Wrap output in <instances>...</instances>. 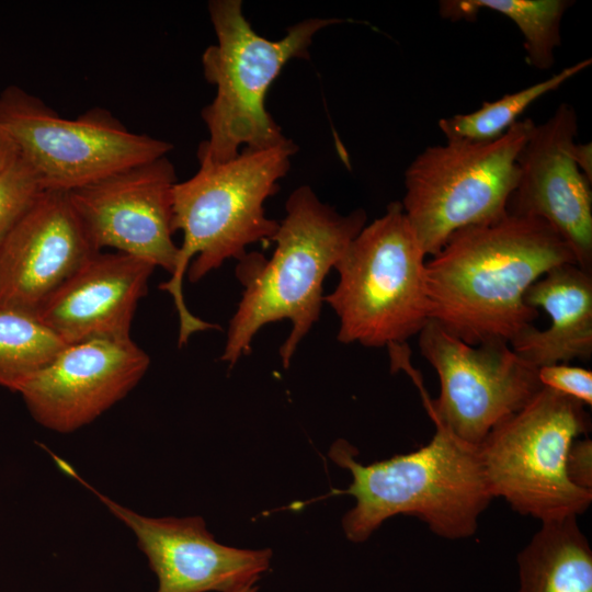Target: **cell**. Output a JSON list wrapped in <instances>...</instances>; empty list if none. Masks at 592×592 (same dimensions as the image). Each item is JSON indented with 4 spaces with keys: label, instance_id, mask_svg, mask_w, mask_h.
<instances>
[{
    "label": "cell",
    "instance_id": "7c38bea8",
    "mask_svg": "<svg viewBox=\"0 0 592 592\" xmlns=\"http://www.w3.org/2000/svg\"><path fill=\"white\" fill-rule=\"evenodd\" d=\"M62 470L90 489L136 537L158 578L157 592H238L255 585L271 565L272 551L223 545L201 516L141 515L95 490L57 458Z\"/></svg>",
    "mask_w": 592,
    "mask_h": 592
},
{
    "label": "cell",
    "instance_id": "ac0fdd59",
    "mask_svg": "<svg viewBox=\"0 0 592 592\" xmlns=\"http://www.w3.org/2000/svg\"><path fill=\"white\" fill-rule=\"evenodd\" d=\"M516 561L519 592H592V549L578 516L542 522Z\"/></svg>",
    "mask_w": 592,
    "mask_h": 592
},
{
    "label": "cell",
    "instance_id": "ffe728a7",
    "mask_svg": "<svg viewBox=\"0 0 592 592\" xmlns=\"http://www.w3.org/2000/svg\"><path fill=\"white\" fill-rule=\"evenodd\" d=\"M591 62V58L583 59L527 88L508 93L496 101H486L471 113L442 118L439 121V127L447 141L496 140L520 121V116L532 103L558 89L588 68Z\"/></svg>",
    "mask_w": 592,
    "mask_h": 592
},
{
    "label": "cell",
    "instance_id": "d4e9b609",
    "mask_svg": "<svg viewBox=\"0 0 592 592\" xmlns=\"http://www.w3.org/2000/svg\"><path fill=\"white\" fill-rule=\"evenodd\" d=\"M573 158L579 170L592 183V146L591 143H576L573 147Z\"/></svg>",
    "mask_w": 592,
    "mask_h": 592
},
{
    "label": "cell",
    "instance_id": "4316f807",
    "mask_svg": "<svg viewBox=\"0 0 592 592\" xmlns=\"http://www.w3.org/2000/svg\"><path fill=\"white\" fill-rule=\"evenodd\" d=\"M258 591V587L255 585H250V587H247L238 592H257Z\"/></svg>",
    "mask_w": 592,
    "mask_h": 592
},
{
    "label": "cell",
    "instance_id": "cb8c5ba5",
    "mask_svg": "<svg viewBox=\"0 0 592 592\" xmlns=\"http://www.w3.org/2000/svg\"><path fill=\"white\" fill-rule=\"evenodd\" d=\"M566 471L574 486L592 491V441L587 435L572 442L567 454Z\"/></svg>",
    "mask_w": 592,
    "mask_h": 592
},
{
    "label": "cell",
    "instance_id": "5b68a950",
    "mask_svg": "<svg viewBox=\"0 0 592 592\" xmlns=\"http://www.w3.org/2000/svg\"><path fill=\"white\" fill-rule=\"evenodd\" d=\"M208 12L217 43L202 56L206 80L216 87L213 101L202 110L208 138L197 150L198 162L219 163L244 148H266L286 139L265 107V96L283 67L308 58L314 36L339 23L337 19H307L277 41L259 35L242 11L240 0H213Z\"/></svg>",
    "mask_w": 592,
    "mask_h": 592
},
{
    "label": "cell",
    "instance_id": "5bb4252c",
    "mask_svg": "<svg viewBox=\"0 0 592 592\" xmlns=\"http://www.w3.org/2000/svg\"><path fill=\"white\" fill-rule=\"evenodd\" d=\"M577 134V114L568 103L535 125L517 157V182L506 210L546 221L570 248L577 265L592 273L591 182L573 158Z\"/></svg>",
    "mask_w": 592,
    "mask_h": 592
},
{
    "label": "cell",
    "instance_id": "8992f818",
    "mask_svg": "<svg viewBox=\"0 0 592 592\" xmlns=\"http://www.w3.org/2000/svg\"><path fill=\"white\" fill-rule=\"evenodd\" d=\"M425 253L400 202L365 225L334 269L323 297L339 319L337 339L366 348L402 344L430 320Z\"/></svg>",
    "mask_w": 592,
    "mask_h": 592
},
{
    "label": "cell",
    "instance_id": "7a4b0ae2",
    "mask_svg": "<svg viewBox=\"0 0 592 592\" xmlns=\"http://www.w3.org/2000/svg\"><path fill=\"white\" fill-rule=\"evenodd\" d=\"M285 212L272 239L276 247L271 259L253 252L239 261L237 275L244 291L220 356L230 367L251 352L262 327L284 319L292 330L280 356L283 366H289L300 341L319 320L326 276L367 220L362 208L339 214L308 185L292 192Z\"/></svg>",
    "mask_w": 592,
    "mask_h": 592
},
{
    "label": "cell",
    "instance_id": "9a60e30c",
    "mask_svg": "<svg viewBox=\"0 0 592 592\" xmlns=\"http://www.w3.org/2000/svg\"><path fill=\"white\" fill-rule=\"evenodd\" d=\"M95 252L67 192L43 190L0 243V307L35 315Z\"/></svg>",
    "mask_w": 592,
    "mask_h": 592
},
{
    "label": "cell",
    "instance_id": "603a6c76",
    "mask_svg": "<svg viewBox=\"0 0 592 592\" xmlns=\"http://www.w3.org/2000/svg\"><path fill=\"white\" fill-rule=\"evenodd\" d=\"M543 387L571 397L584 406L592 405V372L568 363L543 366L537 369Z\"/></svg>",
    "mask_w": 592,
    "mask_h": 592
},
{
    "label": "cell",
    "instance_id": "2e32d148",
    "mask_svg": "<svg viewBox=\"0 0 592 592\" xmlns=\"http://www.w3.org/2000/svg\"><path fill=\"white\" fill-rule=\"evenodd\" d=\"M155 265L122 252H95L38 308L37 319L66 345L130 338Z\"/></svg>",
    "mask_w": 592,
    "mask_h": 592
},
{
    "label": "cell",
    "instance_id": "d6986e66",
    "mask_svg": "<svg viewBox=\"0 0 592 592\" xmlns=\"http://www.w3.org/2000/svg\"><path fill=\"white\" fill-rule=\"evenodd\" d=\"M572 3L569 0H443L439 11L452 21H474L482 10L506 16L523 35L526 62L547 70L555 64V50L561 44V20Z\"/></svg>",
    "mask_w": 592,
    "mask_h": 592
},
{
    "label": "cell",
    "instance_id": "277c9868",
    "mask_svg": "<svg viewBox=\"0 0 592 592\" xmlns=\"http://www.w3.org/2000/svg\"><path fill=\"white\" fill-rule=\"evenodd\" d=\"M434 425L426 445L367 465L355 459L357 451L348 441L339 439L331 445L329 457L352 476L348 489L335 491L356 501L342 519L349 540H367L399 514L418 517L445 539L475 534L479 516L493 499L478 447Z\"/></svg>",
    "mask_w": 592,
    "mask_h": 592
},
{
    "label": "cell",
    "instance_id": "484cf974",
    "mask_svg": "<svg viewBox=\"0 0 592 592\" xmlns=\"http://www.w3.org/2000/svg\"><path fill=\"white\" fill-rule=\"evenodd\" d=\"M19 155V149L9 133L0 125V172Z\"/></svg>",
    "mask_w": 592,
    "mask_h": 592
},
{
    "label": "cell",
    "instance_id": "8fae6325",
    "mask_svg": "<svg viewBox=\"0 0 592 592\" xmlns=\"http://www.w3.org/2000/svg\"><path fill=\"white\" fill-rule=\"evenodd\" d=\"M175 170L167 156L132 166L67 192L83 232L95 251L112 248L174 272Z\"/></svg>",
    "mask_w": 592,
    "mask_h": 592
},
{
    "label": "cell",
    "instance_id": "30bf717a",
    "mask_svg": "<svg viewBox=\"0 0 592 592\" xmlns=\"http://www.w3.org/2000/svg\"><path fill=\"white\" fill-rule=\"evenodd\" d=\"M419 348L440 379L439 398H422L431 420L476 447L543 388L537 368L504 341L469 345L429 320Z\"/></svg>",
    "mask_w": 592,
    "mask_h": 592
},
{
    "label": "cell",
    "instance_id": "4fadbf2b",
    "mask_svg": "<svg viewBox=\"0 0 592 592\" xmlns=\"http://www.w3.org/2000/svg\"><path fill=\"white\" fill-rule=\"evenodd\" d=\"M149 355L132 338L64 346L18 394L42 426L70 433L93 422L144 377Z\"/></svg>",
    "mask_w": 592,
    "mask_h": 592
},
{
    "label": "cell",
    "instance_id": "6da1fadb",
    "mask_svg": "<svg viewBox=\"0 0 592 592\" xmlns=\"http://www.w3.org/2000/svg\"><path fill=\"white\" fill-rule=\"evenodd\" d=\"M577 264L544 220L506 214L453 234L425 263L430 320L469 345L510 343L538 310L528 287L553 267Z\"/></svg>",
    "mask_w": 592,
    "mask_h": 592
},
{
    "label": "cell",
    "instance_id": "7402d4cb",
    "mask_svg": "<svg viewBox=\"0 0 592 592\" xmlns=\"http://www.w3.org/2000/svg\"><path fill=\"white\" fill-rule=\"evenodd\" d=\"M43 190L37 173L19 152L0 172V243Z\"/></svg>",
    "mask_w": 592,
    "mask_h": 592
},
{
    "label": "cell",
    "instance_id": "9c48e42d",
    "mask_svg": "<svg viewBox=\"0 0 592 592\" xmlns=\"http://www.w3.org/2000/svg\"><path fill=\"white\" fill-rule=\"evenodd\" d=\"M0 125L37 173L43 189L60 192L167 156L173 147L128 130L105 110L64 118L15 84L0 93Z\"/></svg>",
    "mask_w": 592,
    "mask_h": 592
},
{
    "label": "cell",
    "instance_id": "e0dca14e",
    "mask_svg": "<svg viewBox=\"0 0 592 592\" xmlns=\"http://www.w3.org/2000/svg\"><path fill=\"white\" fill-rule=\"evenodd\" d=\"M525 303L550 318L546 329L533 325L509 344L536 367L587 361L592 355V273L577 264L549 270L525 293Z\"/></svg>",
    "mask_w": 592,
    "mask_h": 592
},
{
    "label": "cell",
    "instance_id": "52a82bcc",
    "mask_svg": "<svg viewBox=\"0 0 592 592\" xmlns=\"http://www.w3.org/2000/svg\"><path fill=\"white\" fill-rule=\"evenodd\" d=\"M590 428L583 403L543 387L478 446L493 499L503 498L515 512L540 522L583 514L592 491L569 480L566 460L572 442Z\"/></svg>",
    "mask_w": 592,
    "mask_h": 592
},
{
    "label": "cell",
    "instance_id": "44dd1931",
    "mask_svg": "<svg viewBox=\"0 0 592 592\" xmlns=\"http://www.w3.org/2000/svg\"><path fill=\"white\" fill-rule=\"evenodd\" d=\"M66 344L33 314L0 307V386L16 392Z\"/></svg>",
    "mask_w": 592,
    "mask_h": 592
},
{
    "label": "cell",
    "instance_id": "3957f363",
    "mask_svg": "<svg viewBox=\"0 0 592 592\" xmlns=\"http://www.w3.org/2000/svg\"><path fill=\"white\" fill-rule=\"evenodd\" d=\"M296 151L288 138L266 148L247 147L225 162H200L193 177L175 183L173 229L183 240L174 272L159 287L173 298L179 346L195 332L219 329L189 311L182 292L186 267L196 283L225 261L243 259L250 244L272 241L280 223L266 216L264 203L280 190Z\"/></svg>",
    "mask_w": 592,
    "mask_h": 592
},
{
    "label": "cell",
    "instance_id": "ba28073f",
    "mask_svg": "<svg viewBox=\"0 0 592 592\" xmlns=\"http://www.w3.org/2000/svg\"><path fill=\"white\" fill-rule=\"evenodd\" d=\"M534 127L531 118L520 119L496 140H446L413 159L400 203L425 255L436 254L456 231L508 214L517 157Z\"/></svg>",
    "mask_w": 592,
    "mask_h": 592
}]
</instances>
